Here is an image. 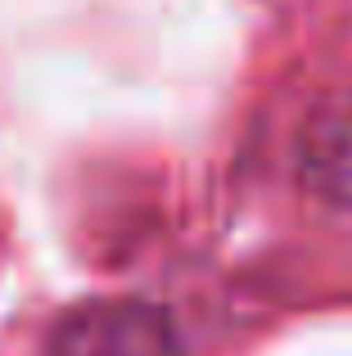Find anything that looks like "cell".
I'll list each match as a JSON object with an SVG mask.
<instances>
[{"label": "cell", "mask_w": 352, "mask_h": 356, "mask_svg": "<svg viewBox=\"0 0 352 356\" xmlns=\"http://www.w3.org/2000/svg\"><path fill=\"white\" fill-rule=\"evenodd\" d=\"M45 356H190V348L163 302L109 293L68 307L50 325Z\"/></svg>", "instance_id": "1"}, {"label": "cell", "mask_w": 352, "mask_h": 356, "mask_svg": "<svg viewBox=\"0 0 352 356\" xmlns=\"http://www.w3.org/2000/svg\"><path fill=\"white\" fill-rule=\"evenodd\" d=\"M298 181L326 212L352 221V95H330L303 118Z\"/></svg>", "instance_id": "2"}]
</instances>
